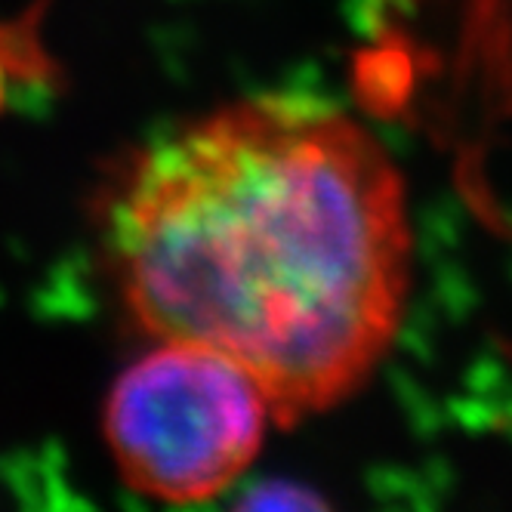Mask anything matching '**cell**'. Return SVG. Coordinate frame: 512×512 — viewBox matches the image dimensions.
<instances>
[{
	"label": "cell",
	"instance_id": "1",
	"mask_svg": "<svg viewBox=\"0 0 512 512\" xmlns=\"http://www.w3.org/2000/svg\"><path fill=\"white\" fill-rule=\"evenodd\" d=\"M142 331L198 343L260 386L278 426L371 380L411 287L405 182L343 108L266 93L152 145L108 207Z\"/></svg>",
	"mask_w": 512,
	"mask_h": 512
},
{
	"label": "cell",
	"instance_id": "2",
	"mask_svg": "<svg viewBox=\"0 0 512 512\" xmlns=\"http://www.w3.org/2000/svg\"><path fill=\"white\" fill-rule=\"evenodd\" d=\"M269 401L219 352L161 340L133 361L105 401V442L142 494L198 503L232 488L260 454Z\"/></svg>",
	"mask_w": 512,
	"mask_h": 512
},
{
	"label": "cell",
	"instance_id": "3",
	"mask_svg": "<svg viewBox=\"0 0 512 512\" xmlns=\"http://www.w3.org/2000/svg\"><path fill=\"white\" fill-rule=\"evenodd\" d=\"M290 485H275V488H269V491H260V494H253L250 500H244L247 506H278V503H284V506H318L321 500L315 497V494H309V491H303V488H294V491H287Z\"/></svg>",
	"mask_w": 512,
	"mask_h": 512
}]
</instances>
